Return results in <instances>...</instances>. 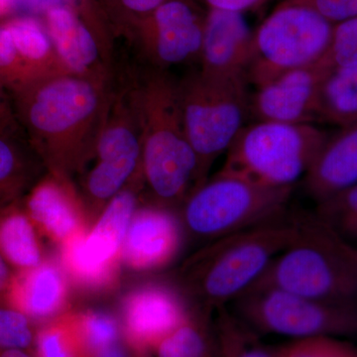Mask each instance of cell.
I'll return each mask as SVG.
<instances>
[{
    "instance_id": "obj_1",
    "label": "cell",
    "mask_w": 357,
    "mask_h": 357,
    "mask_svg": "<svg viewBox=\"0 0 357 357\" xmlns=\"http://www.w3.org/2000/svg\"><path fill=\"white\" fill-rule=\"evenodd\" d=\"M114 82L63 73L35 77L11 89L26 139L60 159L96 148Z\"/></svg>"
},
{
    "instance_id": "obj_2",
    "label": "cell",
    "mask_w": 357,
    "mask_h": 357,
    "mask_svg": "<svg viewBox=\"0 0 357 357\" xmlns=\"http://www.w3.org/2000/svg\"><path fill=\"white\" fill-rule=\"evenodd\" d=\"M144 70L131 84L139 109L145 175L160 199H176L196 180L198 162L185 133L177 81L168 70Z\"/></svg>"
},
{
    "instance_id": "obj_3",
    "label": "cell",
    "mask_w": 357,
    "mask_h": 357,
    "mask_svg": "<svg viewBox=\"0 0 357 357\" xmlns=\"http://www.w3.org/2000/svg\"><path fill=\"white\" fill-rule=\"evenodd\" d=\"M328 137L312 123L256 121L237 134L220 172L265 187H294Z\"/></svg>"
},
{
    "instance_id": "obj_4",
    "label": "cell",
    "mask_w": 357,
    "mask_h": 357,
    "mask_svg": "<svg viewBox=\"0 0 357 357\" xmlns=\"http://www.w3.org/2000/svg\"><path fill=\"white\" fill-rule=\"evenodd\" d=\"M300 218H279L215 239L196 270L197 288L218 309L248 290L272 260L299 238Z\"/></svg>"
},
{
    "instance_id": "obj_5",
    "label": "cell",
    "mask_w": 357,
    "mask_h": 357,
    "mask_svg": "<svg viewBox=\"0 0 357 357\" xmlns=\"http://www.w3.org/2000/svg\"><path fill=\"white\" fill-rule=\"evenodd\" d=\"M246 84L244 76H217L199 70L177 81L185 133L198 162L199 185L245 126L250 98Z\"/></svg>"
},
{
    "instance_id": "obj_6",
    "label": "cell",
    "mask_w": 357,
    "mask_h": 357,
    "mask_svg": "<svg viewBox=\"0 0 357 357\" xmlns=\"http://www.w3.org/2000/svg\"><path fill=\"white\" fill-rule=\"evenodd\" d=\"M333 24L303 0L275 9L253 34L248 83L264 86L290 70L317 64L330 46Z\"/></svg>"
},
{
    "instance_id": "obj_7",
    "label": "cell",
    "mask_w": 357,
    "mask_h": 357,
    "mask_svg": "<svg viewBox=\"0 0 357 357\" xmlns=\"http://www.w3.org/2000/svg\"><path fill=\"white\" fill-rule=\"evenodd\" d=\"M300 220L299 238L272 260L252 286L278 289L309 299L357 302L354 268L328 243L314 215Z\"/></svg>"
},
{
    "instance_id": "obj_8",
    "label": "cell",
    "mask_w": 357,
    "mask_h": 357,
    "mask_svg": "<svg viewBox=\"0 0 357 357\" xmlns=\"http://www.w3.org/2000/svg\"><path fill=\"white\" fill-rule=\"evenodd\" d=\"M293 189L265 187L218 172L198 185L188 201L185 222L195 234L215 241L285 217Z\"/></svg>"
},
{
    "instance_id": "obj_9",
    "label": "cell",
    "mask_w": 357,
    "mask_h": 357,
    "mask_svg": "<svg viewBox=\"0 0 357 357\" xmlns=\"http://www.w3.org/2000/svg\"><path fill=\"white\" fill-rule=\"evenodd\" d=\"M234 314L255 332L293 340L357 335V302L309 299L252 286L236 298Z\"/></svg>"
},
{
    "instance_id": "obj_10",
    "label": "cell",
    "mask_w": 357,
    "mask_h": 357,
    "mask_svg": "<svg viewBox=\"0 0 357 357\" xmlns=\"http://www.w3.org/2000/svg\"><path fill=\"white\" fill-rule=\"evenodd\" d=\"M98 162L88 181L96 199L114 196L142 157V128L131 82H114L112 98L96 144Z\"/></svg>"
},
{
    "instance_id": "obj_11",
    "label": "cell",
    "mask_w": 357,
    "mask_h": 357,
    "mask_svg": "<svg viewBox=\"0 0 357 357\" xmlns=\"http://www.w3.org/2000/svg\"><path fill=\"white\" fill-rule=\"evenodd\" d=\"M204 24L187 2L167 0L151 13L140 57L146 67L161 70L199 61Z\"/></svg>"
},
{
    "instance_id": "obj_12",
    "label": "cell",
    "mask_w": 357,
    "mask_h": 357,
    "mask_svg": "<svg viewBox=\"0 0 357 357\" xmlns=\"http://www.w3.org/2000/svg\"><path fill=\"white\" fill-rule=\"evenodd\" d=\"M331 72L318 62L255 88L249 98V114L256 121L302 124L319 121V91Z\"/></svg>"
},
{
    "instance_id": "obj_13",
    "label": "cell",
    "mask_w": 357,
    "mask_h": 357,
    "mask_svg": "<svg viewBox=\"0 0 357 357\" xmlns=\"http://www.w3.org/2000/svg\"><path fill=\"white\" fill-rule=\"evenodd\" d=\"M134 204L135 199L131 192L117 195L91 236L70 241L66 249V260L79 278L100 281L107 273L109 261L126 236Z\"/></svg>"
},
{
    "instance_id": "obj_14",
    "label": "cell",
    "mask_w": 357,
    "mask_h": 357,
    "mask_svg": "<svg viewBox=\"0 0 357 357\" xmlns=\"http://www.w3.org/2000/svg\"><path fill=\"white\" fill-rule=\"evenodd\" d=\"M52 42L66 70L79 76L114 79V56L70 9L54 6L47 13Z\"/></svg>"
},
{
    "instance_id": "obj_15",
    "label": "cell",
    "mask_w": 357,
    "mask_h": 357,
    "mask_svg": "<svg viewBox=\"0 0 357 357\" xmlns=\"http://www.w3.org/2000/svg\"><path fill=\"white\" fill-rule=\"evenodd\" d=\"M253 33L243 13L211 9L204 24L199 70L217 76H244Z\"/></svg>"
},
{
    "instance_id": "obj_16",
    "label": "cell",
    "mask_w": 357,
    "mask_h": 357,
    "mask_svg": "<svg viewBox=\"0 0 357 357\" xmlns=\"http://www.w3.org/2000/svg\"><path fill=\"white\" fill-rule=\"evenodd\" d=\"M303 182L317 204L357 184V121L330 135Z\"/></svg>"
},
{
    "instance_id": "obj_17",
    "label": "cell",
    "mask_w": 357,
    "mask_h": 357,
    "mask_svg": "<svg viewBox=\"0 0 357 357\" xmlns=\"http://www.w3.org/2000/svg\"><path fill=\"white\" fill-rule=\"evenodd\" d=\"M126 319L136 344L157 347L187 319L174 294L165 289L150 288L129 301Z\"/></svg>"
},
{
    "instance_id": "obj_18",
    "label": "cell",
    "mask_w": 357,
    "mask_h": 357,
    "mask_svg": "<svg viewBox=\"0 0 357 357\" xmlns=\"http://www.w3.org/2000/svg\"><path fill=\"white\" fill-rule=\"evenodd\" d=\"M176 220L162 211H145L135 218L126 236L124 257L133 266L150 268L168 262L178 246Z\"/></svg>"
},
{
    "instance_id": "obj_19",
    "label": "cell",
    "mask_w": 357,
    "mask_h": 357,
    "mask_svg": "<svg viewBox=\"0 0 357 357\" xmlns=\"http://www.w3.org/2000/svg\"><path fill=\"white\" fill-rule=\"evenodd\" d=\"M6 28L18 56L33 77L69 73L59 58L49 32L32 17H18Z\"/></svg>"
},
{
    "instance_id": "obj_20",
    "label": "cell",
    "mask_w": 357,
    "mask_h": 357,
    "mask_svg": "<svg viewBox=\"0 0 357 357\" xmlns=\"http://www.w3.org/2000/svg\"><path fill=\"white\" fill-rule=\"evenodd\" d=\"M64 296V284L55 268L42 266L20 274L11 284V303L16 309L34 318L57 311Z\"/></svg>"
},
{
    "instance_id": "obj_21",
    "label": "cell",
    "mask_w": 357,
    "mask_h": 357,
    "mask_svg": "<svg viewBox=\"0 0 357 357\" xmlns=\"http://www.w3.org/2000/svg\"><path fill=\"white\" fill-rule=\"evenodd\" d=\"M319 121L342 128L357 121V65L333 70L321 84Z\"/></svg>"
},
{
    "instance_id": "obj_22",
    "label": "cell",
    "mask_w": 357,
    "mask_h": 357,
    "mask_svg": "<svg viewBox=\"0 0 357 357\" xmlns=\"http://www.w3.org/2000/svg\"><path fill=\"white\" fill-rule=\"evenodd\" d=\"M215 335L218 357H279L277 347L263 344L256 332L225 307H220Z\"/></svg>"
},
{
    "instance_id": "obj_23",
    "label": "cell",
    "mask_w": 357,
    "mask_h": 357,
    "mask_svg": "<svg viewBox=\"0 0 357 357\" xmlns=\"http://www.w3.org/2000/svg\"><path fill=\"white\" fill-rule=\"evenodd\" d=\"M28 208L36 222L60 238L69 236L76 229L77 220L69 201L53 183L37 187L30 197Z\"/></svg>"
},
{
    "instance_id": "obj_24",
    "label": "cell",
    "mask_w": 357,
    "mask_h": 357,
    "mask_svg": "<svg viewBox=\"0 0 357 357\" xmlns=\"http://www.w3.org/2000/svg\"><path fill=\"white\" fill-rule=\"evenodd\" d=\"M0 250L17 266L39 264L38 244L29 220L20 213H10L0 220Z\"/></svg>"
},
{
    "instance_id": "obj_25",
    "label": "cell",
    "mask_w": 357,
    "mask_h": 357,
    "mask_svg": "<svg viewBox=\"0 0 357 357\" xmlns=\"http://www.w3.org/2000/svg\"><path fill=\"white\" fill-rule=\"evenodd\" d=\"M157 349L158 357H218L215 326L185 319Z\"/></svg>"
},
{
    "instance_id": "obj_26",
    "label": "cell",
    "mask_w": 357,
    "mask_h": 357,
    "mask_svg": "<svg viewBox=\"0 0 357 357\" xmlns=\"http://www.w3.org/2000/svg\"><path fill=\"white\" fill-rule=\"evenodd\" d=\"M314 215L340 238L357 243V184L319 202Z\"/></svg>"
},
{
    "instance_id": "obj_27",
    "label": "cell",
    "mask_w": 357,
    "mask_h": 357,
    "mask_svg": "<svg viewBox=\"0 0 357 357\" xmlns=\"http://www.w3.org/2000/svg\"><path fill=\"white\" fill-rule=\"evenodd\" d=\"M25 141L22 130L0 132V199L20 185Z\"/></svg>"
},
{
    "instance_id": "obj_28",
    "label": "cell",
    "mask_w": 357,
    "mask_h": 357,
    "mask_svg": "<svg viewBox=\"0 0 357 357\" xmlns=\"http://www.w3.org/2000/svg\"><path fill=\"white\" fill-rule=\"evenodd\" d=\"M38 351L40 357H88L89 352L76 324H60L44 330L38 337Z\"/></svg>"
},
{
    "instance_id": "obj_29",
    "label": "cell",
    "mask_w": 357,
    "mask_h": 357,
    "mask_svg": "<svg viewBox=\"0 0 357 357\" xmlns=\"http://www.w3.org/2000/svg\"><path fill=\"white\" fill-rule=\"evenodd\" d=\"M279 357H357V345L335 337L293 340L277 347Z\"/></svg>"
},
{
    "instance_id": "obj_30",
    "label": "cell",
    "mask_w": 357,
    "mask_h": 357,
    "mask_svg": "<svg viewBox=\"0 0 357 357\" xmlns=\"http://www.w3.org/2000/svg\"><path fill=\"white\" fill-rule=\"evenodd\" d=\"M319 62L332 70L357 65V17L333 25L330 46Z\"/></svg>"
},
{
    "instance_id": "obj_31",
    "label": "cell",
    "mask_w": 357,
    "mask_h": 357,
    "mask_svg": "<svg viewBox=\"0 0 357 357\" xmlns=\"http://www.w3.org/2000/svg\"><path fill=\"white\" fill-rule=\"evenodd\" d=\"M32 79L34 77L18 56L6 28L0 26V81L11 91Z\"/></svg>"
},
{
    "instance_id": "obj_32",
    "label": "cell",
    "mask_w": 357,
    "mask_h": 357,
    "mask_svg": "<svg viewBox=\"0 0 357 357\" xmlns=\"http://www.w3.org/2000/svg\"><path fill=\"white\" fill-rule=\"evenodd\" d=\"M79 330L89 351L96 354L105 347L114 344L117 326L114 319L103 314H91L79 323Z\"/></svg>"
},
{
    "instance_id": "obj_33",
    "label": "cell",
    "mask_w": 357,
    "mask_h": 357,
    "mask_svg": "<svg viewBox=\"0 0 357 357\" xmlns=\"http://www.w3.org/2000/svg\"><path fill=\"white\" fill-rule=\"evenodd\" d=\"M32 333L24 314L0 310V347L21 349L31 344Z\"/></svg>"
},
{
    "instance_id": "obj_34",
    "label": "cell",
    "mask_w": 357,
    "mask_h": 357,
    "mask_svg": "<svg viewBox=\"0 0 357 357\" xmlns=\"http://www.w3.org/2000/svg\"><path fill=\"white\" fill-rule=\"evenodd\" d=\"M333 25L357 17V0H303Z\"/></svg>"
},
{
    "instance_id": "obj_35",
    "label": "cell",
    "mask_w": 357,
    "mask_h": 357,
    "mask_svg": "<svg viewBox=\"0 0 357 357\" xmlns=\"http://www.w3.org/2000/svg\"><path fill=\"white\" fill-rule=\"evenodd\" d=\"M21 130L14 112L10 91L0 81V132Z\"/></svg>"
},
{
    "instance_id": "obj_36",
    "label": "cell",
    "mask_w": 357,
    "mask_h": 357,
    "mask_svg": "<svg viewBox=\"0 0 357 357\" xmlns=\"http://www.w3.org/2000/svg\"><path fill=\"white\" fill-rule=\"evenodd\" d=\"M316 220L318 222L321 234L325 236L328 243L335 249L338 255L344 258L345 261L349 263L357 273V246L356 244L347 243V241L340 238L337 234H333L332 230L328 229L326 225L319 222L318 218H316Z\"/></svg>"
},
{
    "instance_id": "obj_37",
    "label": "cell",
    "mask_w": 357,
    "mask_h": 357,
    "mask_svg": "<svg viewBox=\"0 0 357 357\" xmlns=\"http://www.w3.org/2000/svg\"><path fill=\"white\" fill-rule=\"evenodd\" d=\"M264 1L265 0H206L213 9L241 13L256 8Z\"/></svg>"
},
{
    "instance_id": "obj_38",
    "label": "cell",
    "mask_w": 357,
    "mask_h": 357,
    "mask_svg": "<svg viewBox=\"0 0 357 357\" xmlns=\"http://www.w3.org/2000/svg\"><path fill=\"white\" fill-rule=\"evenodd\" d=\"M126 10L135 14L152 13L167 0H121Z\"/></svg>"
},
{
    "instance_id": "obj_39",
    "label": "cell",
    "mask_w": 357,
    "mask_h": 357,
    "mask_svg": "<svg viewBox=\"0 0 357 357\" xmlns=\"http://www.w3.org/2000/svg\"><path fill=\"white\" fill-rule=\"evenodd\" d=\"M98 357H126L121 349L114 347V344L102 349L98 352Z\"/></svg>"
},
{
    "instance_id": "obj_40",
    "label": "cell",
    "mask_w": 357,
    "mask_h": 357,
    "mask_svg": "<svg viewBox=\"0 0 357 357\" xmlns=\"http://www.w3.org/2000/svg\"><path fill=\"white\" fill-rule=\"evenodd\" d=\"M7 278H8V272H7L6 265L0 256V291L6 285Z\"/></svg>"
},
{
    "instance_id": "obj_41",
    "label": "cell",
    "mask_w": 357,
    "mask_h": 357,
    "mask_svg": "<svg viewBox=\"0 0 357 357\" xmlns=\"http://www.w3.org/2000/svg\"><path fill=\"white\" fill-rule=\"evenodd\" d=\"M0 357H31L20 349H7L3 354H0Z\"/></svg>"
},
{
    "instance_id": "obj_42",
    "label": "cell",
    "mask_w": 357,
    "mask_h": 357,
    "mask_svg": "<svg viewBox=\"0 0 357 357\" xmlns=\"http://www.w3.org/2000/svg\"><path fill=\"white\" fill-rule=\"evenodd\" d=\"M13 0H0V15L7 13L13 6Z\"/></svg>"
}]
</instances>
